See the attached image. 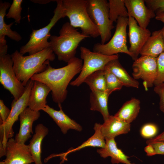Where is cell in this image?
I'll return each instance as SVG.
<instances>
[{"instance_id":"6da1fadb","label":"cell","mask_w":164,"mask_h":164,"mask_svg":"<svg viewBox=\"0 0 164 164\" xmlns=\"http://www.w3.org/2000/svg\"><path fill=\"white\" fill-rule=\"evenodd\" d=\"M83 65V60L75 57L61 68H54L49 65L43 71L33 75L31 79L46 85L51 90L53 101L58 105L66 98L67 86L72 79L80 73Z\"/></svg>"},{"instance_id":"7a4b0ae2","label":"cell","mask_w":164,"mask_h":164,"mask_svg":"<svg viewBox=\"0 0 164 164\" xmlns=\"http://www.w3.org/2000/svg\"><path fill=\"white\" fill-rule=\"evenodd\" d=\"M13 67L18 79L25 86L32 77L44 71L55 58V54L50 47L37 53L23 56L16 50L11 55Z\"/></svg>"},{"instance_id":"3957f363","label":"cell","mask_w":164,"mask_h":164,"mask_svg":"<svg viewBox=\"0 0 164 164\" xmlns=\"http://www.w3.org/2000/svg\"><path fill=\"white\" fill-rule=\"evenodd\" d=\"M88 37H90L79 32L78 29L67 22L62 25L58 36H50V47L59 60L67 63L75 57L76 50L80 43Z\"/></svg>"},{"instance_id":"277c9868","label":"cell","mask_w":164,"mask_h":164,"mask_svg":"<svg viewBox=\"0 0 164 164\" xmlns=\"http://www.w3.org/2000/svg\"><path fill=\"white\" fill-rule=\"evenodd\" d=\"M65 17L70 24L80 29L85 35L96 38L100 36L99 31L90 18L87 10V0H62Z\"/></svg>"},{"instance_id":"5b68a950","label":"cell","mask_w":164,"mask_h":164,"mask_svg":"<svg viewBox=\"0 0 164 164\" xmlns=\"http://www.w3.org/2000/svg\"><path fill=\"white\" fill-rule=\"evenodd\" d=\"M56 2L57 5L54 11V15L50 22L42 28L32 29L29 41L20 48L19 52L22 55L27 53H29V55L33 54L50 47V42L48 41V39L51 36L50 30L59 20L65 17L62 0H56Z\"/></svg>"},{"instance_id":"8992f818","label":"cell","mask_w":164,"mask_h":164,"mask_svg":"<svg viewBox=\"0 0 164 164\" xmlns=\"http://www.w3.org/2000/svg\"><path fill=\"white\" fill-rule=\"evenodd\" d=\"M87 10L99 31L101 43L105 44L111 38V30L114 28L109 18L108 2L106 0H87Z\"/></svg>"},{"instance_id":"52a82bcc","label":"cell","mask_w":164,"mask_h":164,"mask_svg":"<svg viewBox=\"0 0 164 164\" xmlns=\"http://www.w3.org/2000/svg\"><path fill=\"white\" fill-rule=\"evenodd\" d=\"M80 57L83 60V66L78 77L70 83L72 86H79L87 76L96 71L103 70L109 62L119 57L118 54L108 56L91 52L84 46L80 47Z\"/></svg>"},{"instance_id":"ba28073f","label":"cell","mask_w":164,"mask_h":164,"mask_svg":"<svg viewBox=\"0 0 164 164\" xmlns=\"http://www.w3.org/2000/svg\"><path fill=\"white\" fill-rule=\"evenodd\" d=\"M128 17L118 18L117 21L115 31L113 36L107 43H97L94 45L93 52L103 55L111 56L123 53L132 57L127 45L126 29Z\"/></svg>"},{"instance_id":"9c48e42d","label":"cell","mask_w":164,"mask_h":164,"mask_svg":"<svg viewBox=\"0 0 164 164\" xmlns=\"http://www.w3.org/2000/svg\"><path fill=\"white\" fill-rule=\"evenodd\" d=\"M34 81L30 79L25 86L26 89L21 97L16 100L13 99L11 103L10 114L6 121L0 125V141L5 147L8 139L13 136L12 126L21 113L28 107L29 97Z\"/></svg>"},{"instance_id":"30bf717a","label":"cell","mask_w":164,"mask_h":164,"mask_svg":"<svg viewBox=\"0 0 164 164\" xmlns=\"http://www.w3.org/2000/svg\"><path fill=\"white\" fill-rule=\"evenodd\" d=\"M11 55L0 56V82L9 91L14 99L17 100L24 92L26 87L18 79L14 70Z\"/></svg>"},{"instance_id":"8fae6325","label":"cell","mask_w":164,"mask_h":164,"mask_svg":"<svg viewBox=\"0 0 164 164\" xmlns=\"http://www.w3.org/2000/svg\"><path fill=\"white\" fill-rule=\"evenodd\" d=\"M133 78L141 79L146 89L154 85L157 73V58L141 56L134 60L132 65Z\"/></svg>"},{"instance_id":"7c38bea8","label":"cell","mask_w":164,"mask_h":164,"mask_svg":"<svg viewBox=\"0 0 164 164\" xmlns=\"http://www.w3.org/2000/svg\"><path fill=\"white\" fill-rule=\"evenodd\" d=\"M128 25L130 44L128 50L132 55V58L135 60L138 58L141 50L151 34L148 29L141 27L135 19L130 16Z\"/></svg>"},{"instance_id":"4fadbf2b","label":"cell","mask_w":164,"mask_h":164,"mask_svg":"<svg viewBox=\"0 0 164 164\" xmlns=\"http://www.w3.org/2000/svg\"><path fill=\"white\" fill-rule=\"evenodd\" d=\"M6 164H31L34 161L28 145L17 142L12 138L6 145Z\"/></svg>"},{"instance_id":"5bb4252c","label":"cell","mask_w":164,"mask_h":164,"mask_svg":"<svg viewBox=\"0 0 164 164\" xmlns=\"http://www.w3.org/2000/svg\"><path fill=\"white\" fill-rule=\"evenodd\" d=\"M124 2L128 16L134 18L142 28L146 29L151 19L155 17V13L145 5V0H124Z\"/></svg>"},{"instance_id":"9a60e30c","label":"cell","mask_w":164,"mask_h":164,"mask_svg":"<svg viewBox=\"0 0 164 164\" xmlns=\"http://www.w3.org/2000/svg\"><path fill=\"white\" fill-rule=\"evenodd\" d=\"M39 111H35L29 107L26 108L19 115L20 123L19 132L15 139L18 142L25 143L33 133L32 127L33 122L40 116Z\"/></svg>"},{"instance_id":"2e32d148","label":"cell","mask_w":164,"mask_h":164,"mask_svg":"<svg viewBox=\"0 0 164 164\" xmlns=\"http://www.w3.org/2000/svg\"><path fill=\"white\" fill-rule=\"evenodd\" d=\"M60 110L54 109L47 104L43 111L47 113L53 119L60 128L62 132L65 134L70 129L80 132L82 130L81 126L72 119L63 111L61 104H58Z\"/></svg>"},{"instance_id":"e0dca14e","label":"cell","mask_w":164,"mask_h":164,"mask_svg":"<svg viewBox=\"0 0 164 164\" xmlns=\"http://www.w3.org/2000/svg\"><path fill=\"white\" fill-rule=\"evenodd\" d=\"M50 91V88L45 84L34 81L30 93L28 107L35 111L42 110L47 105L46 98Z\"/></svg>"},{"instance_id":"ac0fdd59","label":"cell","mask_w":164,"mask_h":164,"mask_svg":"<svg viewBox=\"0 0 164 164\" xmlns=\"http://www.w3.org/2000/svg\"><path fill=\"white\" fill-rule=\"evenodd\" d=\"M131 125L110 115L101 125V131L105 138L111 139L118 135L128 133L130 130Z\"/></svg>"},{"instance_id":"d6986e66","label":"cell","mask_w":164,"mask_h":164,"mask_svg":"<svg viewBox=\"0 0 164 164\" xmlns=\"http://www.w3.org/2000/svg\"><path fill=\"white\" fill-rule=\"evenodd\" d=\"M105 147L98 149L97 151L101 157L104 158L111 157V162L113 164H135L131 162L128 159L129 157L117 147L114 138L105 139Z\"/></svg>"},{"instance_id":"ffe728a7","label":"cell","mask_w":164,"mask_h":164,"mask_svg":"<svg viewBox=\"0 0 164 164\" xmlns=\"http://www.w3.org/2000/svg\"><path fill=\"white\" fill-rule=\"evenodd\" d=\"M164 52V41L162 29L152 32L141 50V56L157 58Z\"/></svg>"},{"instance_id":"44dd1931","label":"cell","mask_w":164,"mask_h":164,"mask_svg":"<svg viewBox=\"0 0 164 164\" xmlns=\"http://www.w3.org/2000/svg\"><path fill=\"white\" fill-rule=\"evenodd\" d=\"M48 132V128L43 124H38L35 127V134L28 145L35 164H43L41 159V144Z\"/></svg>"},{"instance_id":"7402d4cb","label":"cell","mask_w":164,"mask_h":164,"mask_svg":"<svg viewBox=\"0 0 164 164\" xmlns=\"http://www.w3.org/2000/svg\"><path fill=\"white\" fill-rule=\"evenodd\" d=\"M10 6L9 2L0 1V45L6 44L7 42L5 39V36L17 42L21 40L22 39L19 33L11 29V27L14 22L7 24L5 22L4 17L6 14V11Z\"/></svg>"},{"instance_id":"603a6c76","label":"cell","mask_w":164,"mask_h":164,"mask_svg":"<svg viewBox=\"0 0 164 164\" xmlns=\"http://www.w3.org/2000/svg\"><path fill=\"white\" fill-rule=\"evenodd\" d=\"M111 94L106 90L104 91H91L90 94V109L92 111L99 112L102 115L104 121L110 115L108 106V97Z\"/></svg>"},{"instance_id":"cb8c5ba5","label":"cell","mask_w":164,"mask_h":164,"mask_svg":"<svg viewBox=\"0 0 164 164\" xmlns=\"http://www.w3.org/2000/svg\"><path fill=\"white\" fill-rule=\"evenodd\" d=\"M140 108V101L133 98L125 102L114 116L123 121L130 124L136 118Z\"/></svg>"},{"instance_id":"d4e9b609","label":"cell","mask_w":164,"mask_h":164,"mask_svg":"<svg viewBox=\"0 0 164 164\" xmlns=\"http://www.w3.org/2000/svg\"><path fill=\"white\" fill-rule=\"evenodd\" d=\"M113 73L124 86L138 88L139 83L132 77L119 63L118 59L109 62L105 67Z\"/></svg>"},{"instance_id":"484cf974","label":"cell","mask_w":164,"mask_h":164,"mask_svg":"<svg viewBox=\"0 0 164 164\" xmlns=\"http://www.w3.org/2000/svg\"><path fill=\"white\" fill-rule=\"evenodd\" d=\"M101 125L100 123H95L94 128L95 130L94 134L80 145L75 149L68 151L64 154L63 156V157L65 158V156L67 154L78 151L86 147L91 146L104 148L105 146L106 142L105 138L101 131Z\"/></svg>"},{"instance_id":"4316f807","label":"cell","mask_w":164,"mask_h":164,"mask_svg":"<svg viewBox=\"0 0 164 164\" xmlns=\"http://www.w3.org/2000/svg\"><path fill=\"white\" fill-rule=\"evenodd\" d=\"M84 83L89 86L91 91H106L105 79L103 70L96 71L87 76Z\"/></svg>"},{"instance_id":"83f0119b","label":"cell","mask_w":164,"mask_h":164,"mask_svg":"<svg viewBox=\"0 0 164 164\" xmlns=\"http://www.w3.org/2000/svg\"><path fill=\"white\" fill-rule=\"evenodd\" d=\"M108 5L109 18L112 23L117 22L119 17H128L124 0H109Z\"/></svg>"},{"instance_id":"f1b7e54d","label":"cell","mask_w":164,"mask_h":164,"mask_svg":"<svg viewBox=\"0 0 164 164\" xmlns=\"http://www.w3.org/2000/svg\"><path fill=\"white\" fill-rule=\"evenodd\" d=\"M103 70L105 79L106 90L111 93L114 91L121 90L124 86L119 80L106 67Z\"/></svg>"},{"instance_id":"f546056e","label":"cell","mask_w":164,"mask_h":164,"mask_svg":"<svg viewBox=\"0 0 164 164\" xmlns=\"http://www.w3.org/2000/svg\"><path fill=\"white\" fill-rule=\"evenodd\" d=\"M22 0H13L11 5L8 12L6 14L7 19L12 18L17 23H20L22 19L21 12L22 9L21 4Z\"/></svg>"},{"instance_id":"4dcf8cb0","label":"cell","mask_w":164,"mask_h":164,"mask_svg":"<svg viewBox=\"0 0 164 164\" xmlns=\"http://www.w3.org/2000/svg\"><path fill=\"white\" fill-rule=\"evenodd\" d=\"M157 73L154 85L156 86L164 83V52L157 58Z\"/></svg>"},{"instance_id":"1f68e13d","label":"cell","mask_w":164,"mask_h":164,"mask_svg":"<svg viewBox=\"0 0 164 164\" xmlns=\"http://www.w3.org/2000/svg\"><path fill=\"white\" fill-rule=\"evenodd\" d=\"M157 132L158 128L155 124L148 123L142 127L140 130V134L143 138L150 139L155 136Z\"/></svg>"},{"instance_id":"d6a6232c","label":"cell","mask_w":164,"mask_h":164,"mask_svg":"<svg viewBox=\"0 0 164 164\" xmlns=\"http://www.w3.org/2000/svg\"><path fill=\"white\" fill-rule=\"evenodd\" d=\"M147 6L155 14L164 12V0H145Z\"/></svg>"},{"instance_id":"836d02e7","label":"cell","mask_w":164,"mask_h":164,"mask_svg":"<svg viewBox=\"0 0 164 164\" xmlns=\"http://www.w3.org/2000/svg\"><path fill=\"white\" fill-rule=\"evenodd\" d=\"M154 90L159 97V109L164 113V83L155 86Z\"/></svg>"},{"instance_id":"e575fe53","label":"cell","mask_w":164,"mask_h":164,"mask_svg":"<svg viewBox=\"0 0 164 164\" xmlns=\"http://www.w3.org/2000/svg\"><path fill=\"white\" fill-rule=\"evenodd\" d=\"M10 110L4 103V101L0 100V124L4 123L8 119L10 113Z\"/></svg>"},{"instance_id":"d590c367","label":"cell","mask_w":164,"mask_h":164,"mask_svg":"<svg viewBox=\"0 0 164 164\" xmlns=\"http://www.w3.org/2000/svg\"><path fill=\"white\" fill-rule=\"evenodd\" d=\"M157 154L164 155V142H158L151 144Z\"/></svg>"},{"instance_id":"8d00e7d4","label":"cell","mask_w":164,"mask_h":164,"mask_svg":"<svg viewBox=\"0 0 164 164\" xmlns=\"http://www.w3.org/2000/svg\"><path fill=\"white\" fill-rule=\"evenodd\" d=\"M158 142H164V132L158 136L147 140L146 143L148 145Z\"/></svg>"},{"instance_id":"74e56055","label":"cell","mask_w":164,"mask_h":164,"mask_svg":"<svg viewBox=\"0 0 164 164\" xmlns=\"http://www.w3.org/2000/svg\"><path fill=\"white\" fill-rule=\"evenodd\" d=\"M145 151L148 156H152L156 155L155 150L151 144L147 145L144 149Z\"/></svg>"},{"instance_id":"f35d334b","label":"cell","mask_w":164,"mask_h":164,"mask_svg":"<svg viewBox=\"0 0 164 164\" xmlns=\"http://www.w3.org/2000/svg\"><path fill=\"white\" fill-rule=\"evenodd\" d=\"M7 44L0 45V56L7 54Z\"/></svg>"},{"instance_id":"ab89813d","label":"cell","mask_w":164,"mask_h":164,"mask_svg":"<svg viewBox=\"0 0 164 164\" xmlns=\"http://www.w3.org/2000/svg\"><path fill=\"white\" fill-rule=\"evenodd\" d=\"M6 154V147L4 146L2 142L0 141V157L5 155Z\"/></svg>"},{"instance_id":"60d3db41","label":"cell","mask_w":164,"mask_h":164,"mask_svg":"<svg viewBox=\"0 0 164 164\" xmlns=\"http://www.w3.org/2000/svg\"><path fill=\"white\" fill-rule=\"evenodd\" d=\"M155 19L164 23V12L156 14Z\"/></svg>"},{"instance_id":"b9f144b4","label":"cell","mask_w":164,"mask_h":164,"mask_svg":"<svg viewBox=\"0 0 164 164\" xmlns=\"http://www.w3.org/2000/svg\"><path fill=\"white\" fill-rule=\"evenodd\" d=\"M55 0H31V2L36 3H38L39 4H46L48 3L51 2L55 1Z\"/></svg>"},{"instance_id":"7bdbcfd3","label":"cell","mask_w":164,"mask_h":164,"mask_svg":"<svg viewBox=\"0 0 164 164\" xmlns=\"http://www.w3.org/2000/svg\"><path fill=\"white\" fill-rule=\"evenodd\" d=\"M162 29V35H163V39H164V25L163 28Z\"/></svg>"},{"instance_id":"ee69618b","label":"cell","mask_w":164,"mask_h":164,"mask_svg":"<svg viewBox=\"0 0 164 164\" xmlns=\"http://www.w3.org/2000/svg\"><path fill=\"white\" fill-rule=\"evenodd\" d=\"M0 164H6L5 161H2L0 162Z\"/></svg>"},{"instance_id":"f6af8a7d","label":"cell","mask_w":164,"mask_h":164,"mask_svg":"<svg viewBox=\"0 0 164 164\" xmlns=\"http://www.w3.org/2000/svg\"><path fill=\"white\" fill-rule=\"evenodd\" d=\"M63 161L62 160V161L60 162V164H62V162H63Z\"/></svg>"}]
</instances>
